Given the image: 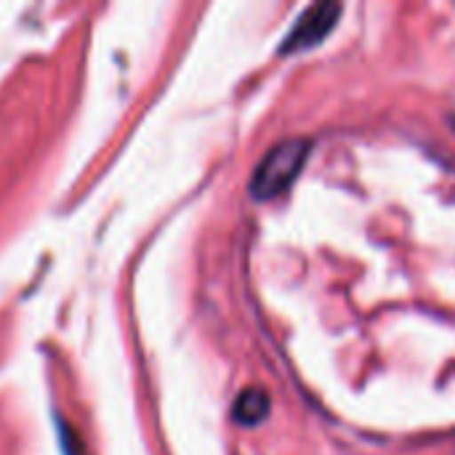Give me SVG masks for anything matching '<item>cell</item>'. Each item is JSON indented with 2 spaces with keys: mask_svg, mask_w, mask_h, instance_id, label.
Segmentation results:
<instances>
[{
  "mask_svg": "<svg viewBox=\"0 0 455 455\" xmlns=\"http://www.w3.org/2000/svg\"><path fill=\"white\" fill-rule=\"evenodd\" d=\"M269 413V395L259 387H251L245 389L237 400H235V408H232V416L237 424L243 427H256L267 419Z\"/></svg>",
  "mask_w": 455,
  "mask_h": 455,
  "instance_id": "3957f363",
  "label": "cell"
},
{
  "mask_svg": "<svg viewBox=\"0 0 455 455\" xmlns=\"http://www.w3.org/2000/svg\"><path fill=\"white\" fill-rule=\"evenodd\" d=\"M339 16H341V5L339 3H315V5H309L299 16V21L293 24L291 35L283 40L280 51L283 53H296V51L320 45L323 37L336 27Z\"/></svg>",
  "mask_w": 455,
  "mask_h": 455,
  "instance_id": "7a4b0ae2",
  "label": "cell"
},
{
  "mask_svg": "<svg viewBox=\"0 0 455 455\" xmlns=\"http://www.w3.org/2000/svg\"><path fill=\"white\" fill-rule=\"evenodd\" d=\"M309 147L312 144L307 139H291V141L272 147L251 179V195L256 200H272V197L283 195L299 179V173L309 157Z\"/></svg>",
  "mask_w": 455,
  "mask_h": 455,
  "instance_id": "6da1fadb",
  "label": "cell"
}]
</instances>
